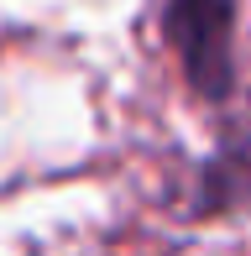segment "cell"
<instances>
[{
  "label": "cell",
  "instance_id": "cell-1",
  "mask_svg": "<svg viewBox=\"0 0 251 256\" xmlns=\"http://www.w3.org/2000/svg\"><path fill=\"white\" fill-rule=\"evenodd\" d=\"M168 37L199 94L225 100L236 84V0H173Z\"/></svg>",
  "mask_w": 251,
  "mask_h": 256
}]
</instances>
